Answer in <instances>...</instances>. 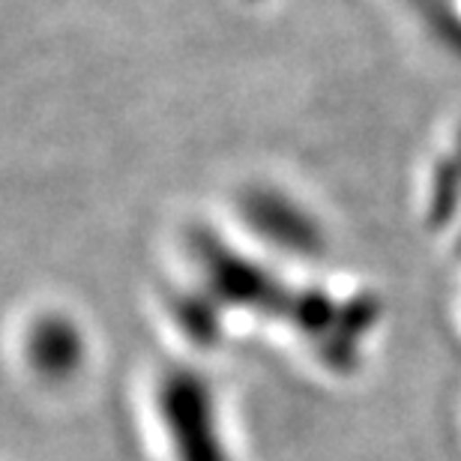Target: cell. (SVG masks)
I'll use <instances>...</instances> for the list:
<instances>
[{"mask_svg": "<svg viewBox=\"0 0 461 461\" xmlns=\"http://www.w3.org/2000/svg\"><path fill=\"white\" fill-rule=\"evenodd\" d=\"M27 359L31 368L45 381H69L85 366V339L72 321L51 315L36 321L27 339Z\"/></svg>", "mask_w": 461, "mask_h": 461, "instance_id": "3", "label": "cell"}, {"mask_svg": "<svg viewBox=\"0 0 461 461\" xmlns=\"http://www.w3.org/2000/svg\"><path fill=\"white\" fill-rule=\"evenodd\" d=\"M207 270L210 282H213L216 294H222L230 303H243V306H261L273 297V282L270 276L258 273L255 264L240 261L237 255L225 252L219 246L207 249Z\"/></svg>", "mask_w": 461, "mask_h": 461, "instance_id": "4", "label": "cell"}, {"mask_svg": "<svg viewBox=\"0 0 461 461\" xmlns=\"http://www.w3.org/2000/svg\"><path fill=\"white\" fill-rule=\"evenodd\" d=\"M159 420L174 461H230L216 395L201 375L174 368L162 377Z\"/></svg>", "mask_w": 461, "mask_h": 461, "instance_id": "1", "label": "cell"}, {"mask_svg": "<svg viewBox=\"0 0 461 461\" xmlns=\"http://www.w3.org/2000/svg\"><path fill=\"white\" fill-rule=\"evenodd\" d=\"M243 210L246 222L264 240H270V246L285 249L291 255H315L321 249L318 225L282 192L252 189L243 201Z\"/></svg>", "mask_w": 461, "mask_h": 461, "instance_id": "2", "label": "cell"}]
</instances>
